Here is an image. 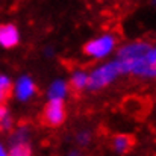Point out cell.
Instances as JSON below:
<instances>
[{
  "mask_svg": "<svg viewBox=\"0 0 156 156\" xmlns=\"http://www.w3.org/2000/svg\"><path fill=\"white\" fill-rule=\"evenodd\" d=\"M12 93V83L9 80V77H6L5 74H0V103H3Z\"/></svg>",
  "mask_w": 156,
  "mask_h": 156,
  "instance_id": "cell-10",
  "label": "cell"
},
{
  "mask_svg": "<svg viewBox=\"0 0 156 156\" xmlns=\"http://www.w3.org/2000/svg\"><path fill=\"white\" fill-rule=\"evenodd\" d=\"M0 156H8V152L5 150V147L0 144Z\"/></svg>",
  "mask_w": 156,
  "mask_h": 156,
  "instance_id": "cell-15",
  "label": "cell"
},
{
  "mask_svg": "<svg viewBox=\"0 0 156 156\" xmlns=\"http://www.w3.org/2000/svg\"><path fill=\"white\" fill-rule=\"evenodd\" d=\"M150 46L146 43H130L126 44L124 47L120 49L118 52V58L117 59H133V58H141L146 56L147 53L150 52Z\"/></svg>",
  "mask_w": 156,
  "mask_h": 156,
  "instance_id": "cell-4",
  "label": "cell"
},
{
  "mask_svg": "<svg viewBox=\"0 0 156 156\" xmlns=\"http://www.w3.org/2000/svg\"><path fill=\"white\" fill-rule=\"evenodd\" d=\"M82 136H79V143L80 144H85L88 140H90V136H88V133H80Z\"/></svg>",
  "mask_w": 156,
  "mask_h": 156,
  "instance_id": "cell-14",
  "label": "cell"
},
{
  "mask_svg": "<svg viewBox=\"0 0 156 156\" xmlns=\"http://www.w3.org/2000/svg\"><path fill=\"white\" fill-rule=\"evenodd\" d=\"M6 115H8V109L3 106V103H0V120H2V118H5Z\"/></svg>",
  "mask_w": 156,
  "mask_h": 156,
  "instance_id": "cell-13",
  "label": "cell"
},
{
  "mask_svg": "<svg viewBox=\"0 0 156 156\" xmlns=\"http://www.w3.org/2000/svg\"><path fill=\"white\" fill-rule=\"evenodd\" d=\"M35 91H37L35 83L27 76L20 77L17 80V83H15V96H17L18 100H29L35 94Z\"/></svg>",
  "mask_w": 156,
  "mask_h": 156,
  "instance_id": "cell-6",
  "label": "cell"
},
{
  "mask_svg": "<svg viewBox=\"0 0 156 156\" xmlns=\"http://www.w3.org/2000/svg\"><path fill=\"white\" fill-rule=\"evenodd\" d=\"M115 37L114 35H103L100 38H96V40H91L87 46H85V53L91 58H96V59H102L105 56H108L109 53L114 50L115 47Z\"/></svg>",
  "mask_w": 156,
  "mask_h": 156,
  "instance_id": "cell-2",
  "label": "cell"
},
{
  "mask_svg": "<svg viewBox=\"0 0 156 156\" xmlns=\"http://www.w3.org/2000/svg\"><path fill=\"white\" fill-rule=\"evenodd\" d=\"M120 74H121V70H120V65H118L117 61L109 62V64H105V65H100L91 74H88V88L90 90L105 88L106 85H109L111 82H114Z\"/></svg>",
  "mask_w": 156,
  "mask_h": 156,
  "instance_id": "cell-1",
  "label": "cell"
},
{
  "mask_svg": "<svg viewBox=\"0 0 156 156\" xmlns=\"http://www.w3.org/2000/svg\"><path fill=\"white\" fill-rule=\"evenodd\" d=\"M8 156H30V147L27 146V143L12 144V149L9 150Z\"/></svg>",
  "mask_w": 156,
  "mask_h": 156,
  "instance_id": "cell-11",
  "label": "cell"
},
{
  "mask_svg": "<svg viewBox=\"0 0 156 156\" xmlns=\"http://www.w3.org/2000/svg\"><path fill=\"white\" fill-rule=\"evenodd\" d=\"M20 41L18 29L14 24H0V46L5 49L15 47Z\"/></svg>",
  "mask_w": 156,
  "mask_h": 156,
  "instance_id": "cell-5",
  "label": "cell"
},
{
  "mask_svg": "<svg viewBox=\"0 0 156 156\" xmlns=\"http://www.w3.org/2000/svg\"><path fill=\"white\" fill-rule=\"evenodd\" d=\"M147 58H149V61L156 67V49H150V52H149V55H147Z\"/></svg>",
  "mask_w": 156,
  "mask_h": 156,
  "instance_id": "cell-12",
  "label": "cell"
},
{
  "mask_svg": "<svg viewBox=\"0 0 156 156\" xmlns=\"http://www.w3.org/2000/svg\"><path fill=\"white\" fill-rule=\"evenodd\" d=\"M70 156H80V155H79L77 152H74V153H70Z\"/></svg>",
  "mask_w": 156,
  "mask_h": 156,
  "instance_id": "cell-16",
  "label": "cell"
},
{
  "mask_svg": "<svg viewBox=\"0 0 156 156\" xmlns=\"http://www.w3.org/2000/svg\"><path fill=\"white\" fill-rule=\"evenodd\" d=\"M43 118L44 123L47 126H59L64 123L65 120V106H64V100L61 99H50L49 103L46 105L44 112H43Z\"/></svg>",
  "mask_w": 156,
  "mask_h": 156,
  "instance_id": "cell-3",
  "label": "cell"
},
{
  "mask_svg": "<svg viewBox=\"0 0 156 156\" xmlns=\"http://www.w3.org/2000/svg\"><path fill=\"white\" fill-rule=\"evenodd\" d=\"M132 138L129 136V135H117L115 138H114V141H112V144H114V149L118 152V153H126L129 149H130V146H132Z\"/></svg>",
  "mask_w": 156,
  "mask_h": 156,
  "instance_id": "cell-9",
  "label": "cell"
},
{
  "mask_svg": "<svg viewBox=\"0 0 156 156\" xmlns=\"http://www.w3.org/2000/svg\"><path fill=\"white\" fill-rule=\"evenodd\" d=\"M67 91H68V87L65 82L62 80H55L50 88H49V99H61L64 100L65 96H67Z\"/></svg>",
  "mask_w": 156,
  "mask_h": 156,
  "instance_id": "cell-7",
  "label": "cell"
},
{
  "mask_svg": "<svg viewBox=\"0 0 156 156\" xmlns=\"http://www.w3.org/2000/svg\"><path fill=\"white\" fill-rule=\"evenodd\" d=\"M70 85H71L73 90H77V91L88 88V74L85 71H76V73H73V76L70 79Z\"/></svg>",
  "mask_w": 156,
  "mask_h": 156,
  "instance_id": "cell-8",
  "label": "cell"
}]
</instances>
